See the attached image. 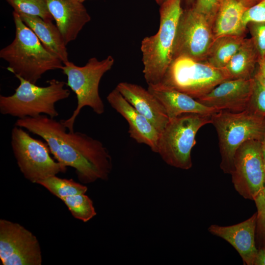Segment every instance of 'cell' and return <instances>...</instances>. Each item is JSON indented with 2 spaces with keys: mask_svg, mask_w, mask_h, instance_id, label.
Returning a JSON list of instances; mask_svg holds the SVG:
<instances>
[{
  "mask_svg": "<svg viewBox=\"0 0 265 265\" xmlns=\"http://www.w3.org/2000/svg\"><path fill=\"white\" fill-rule=\"evenodd\" d=\"M246 109L265 118V88L254 77L251 95Z\"/></svg>",
  "mask_w": 265,
  "mask_h": 265,
  "instance_id": "26",
  "label": "cell"
},
{
  "mask_svg": "<svg viewBox=\"0 0 265 265\" xmlns=\"http://www.w3.org/2000/svg\"><path fill=\"white\" fill-rule=\"evenodd\" d=\"M253 265H265V247L258 249Z\"/></svg>",
  "mask_w": 265,
  "mask_h": 265,
  "instance_id": "31",
  "label": "cell"
},
{
  "mask_svg": "<svg viewBox=\"0 0 265 265\" xmlns=\"http://www.w3.org/2000/svg\"><path fill=\"white\" fill-rule=\"evenodd\" d=\"M213 24L192 7L183 10L179 22L173 59L186 56L205 61L215 39Z\"/></svg>",
  "mask_w": 265,
  "mask_h": 265,
  "instance_id": "10",
  "label": "cell"
},
{
  "mask_svg": "<svg viewBox=\"0 0 265 265\" xmlns=\"http://www.w3.org/2000/svg\"><path fill=\"white\" fill-rule=\"evenodd\" d=\"M61 200L75 218L84 222L90 220L97 214L92 201L85 193L67 196Z\"/></svg>",
  "mask_w": 265,
  "mask_h": 265,
  "instance_id": "24",
  "label": "cell"
},
{
  "mask_svg": "<svg viewBox=\"0 0 265 265\" xmlns=\"http://www.w3.org/2000/svg\"><path fill=\"white\" fill-rule=\"evenodd\" d=\"M257 209L256 233L260 248L265 247V186L254 199Z\"/></svg>",
  "mask_w": 265,
  "mask_h": 265,
  "instance_id": "27",
  "label": "cell"
},
{
  "mask_svg": "<svg viewBox=\"0 0 265 265\" xmlns=\"http://www.w3.org/2000/svg\"><path fill=\"white\" fill-rule=\"evenodd\" d=\"M260 58L252 39L245 38L224 69L231 80H250L253 78Z\"/></svg>",
  "mask_w": 265,
  "mask_h": 265,
  "instance_id": "21",
  "label": "cell"
},
{
  "mask_svg": "<svg viewBox=\"0 0 265 265\" xmlns=\"http://www.w3.org/2000/svg\"><path fill=\"white\" fill-rule=\"evenodd\" d=\"M211 123L218 138L221 157L220 167L231 174L236 151L244 142L261 141L265 133V118L246 109L241 112L220 110L211 115Z\"/></svg>",
  "mask_w": 265,
  "mask_h": 265,
  "instance_id": "5",
  "label": "cell"
},
{
  "mask_svg": "<svg viewBox=\"0 0 265 265\" xmlns=\"http://www.w3.org/2000/svg\"><path fill=\"white\" fill-rule=\"evenodd\" d=\"M147 89L162 105L169 120L186 113L212 115L218 112L191 96L161 83L149 85Z\"/></svg>",
  "mask_w": 265,
  "mask_h": 265,
  "instance_id": "18",
  "label": "cell"
},
{
  "mask_svg": "<svg viewBox=\"0 0 265 265\" xmlns=\"http://www.w3.org/2000/svg\"><path fill=\"white\" fill-rule=\"evenodd\" d=\"M253 77L255 78L265 88V74L257 66Z\"/></svg>",
  "mask_w": 265,
  "mask_h": 265,
  "instance_id": "32",
  "label": "cell"
},
{
  "mask_svg": "<svg viewBox=\"0 0 265 265\" xmlns=\"http://www.w3.org/2000/svg\"><path fill=\"white\" fill-rule=\"evenodd\" d=\"M262 0H222L213 25L215 37L227 35H245L242 25L244 12Z\"/></svg>",
  "mask_w": 265,
  "mask_h": 265,
  "instance_id": "19",
  "label": "cell"
},
{
  "mask_svg": "<svg viewBox=\"0 0 265 265\" xmlns=\"http://www.w3.org/2000/svg\"><path fill=\"white\" fill-rule=\"evenodd\" d=\"M114 59L111 55L99 60L90 58L83 66L68 61L61 70L66 75L67 85L75 93L77 106L72 115L61 121L70 132H74L75 120L83 107L88 106L98 115L105 112V105L99 92V86L103 75L112 67Z\"/></svg>",
  "mask_w": 265,
  "mask_h": 265,
  "instance_id": "6",
  "label": "cell"
},
{
  "mask_svg": "<svg viewBox=\"0 0 265 265\" xmlns=\"http://www.w3.org/2000/svg\"><path fill=\"white\" fill-rule=\"evenodd\" d=\"M211 123V115L186 113L170 119L159 133L157 153L167 164L188 170L192 162L191 152L199 130Z\"/></svg>",
  "mask_w": 265,
  "mask_h": 265,
  "instance_id": "7",
  "label": "cell"
},
{
  "mask_svg": "<svg viewBox=\"0 0 265 265\" xmlns=\"http://www.w3.org/2000/svg\"><path fill=\"white\" fill-rule=\"evenodd\" d=\"M256 223L257 212L247 220L233 225H211L208 231L232 245L245 264L253 265L258 252L255 243Z\"/></svg>",
  "mask_w": 265,
  "mask_h": 265,
  "instance_id": "15",
  "label": "cell"
},
{
  "mask_svg": "<svg viewBox=\"0 0 265 265\" xmlns=\"http://www.w3.org/2000/svg\"><path fill=\"white\" fill-rule=\"evenodd\" d=\"M232 181L236 190L244 198L254 200L265 186V169L261 141L250 140L237 149L234 159Z\"/></svg>",
  "mask_w": 265,
  "mask_h": 265,
  "instance_id": "11",
  "label": "cell"
},
{
  "mask_svg": "<svg viewBox=\"0 0 265 265\" xmlns=\"http://www.w3.org/2000/svg\"><path fill=\"white\" fill-rule=\"evenodd\" d=\"M18 13L49 52L58 57L63 64L69 61L67 45L56 26L38 16Z\"/></svg>",
  "mask_w": 265,
  "mask_h": 265,
  "instance_id": "20",
  "label": "cell"
},
{
  "mask_svg": "<svg viewBox=\"0 0 265 265\" xmlns=\"http://www.w3.org/2000/svg\"><path fill=\"white\" fill-rule=\"evenodd\" d=\"M229 80L224 69L181 56L173 60L160 83L198 99Z\"/></svg>",
  "mask_w": 265,
  "mask_h": 265,
  "instance_id": "8",
  "label": "cell"
},
{
  "mask_svg": "<svg viewBox=\"0 0 265 265\" xmlns=\"http://www.w3.org/2000/svg\"><path fill=\"white\" fill-rule=\"evenodd\" d=\"M106 100L128 122L130 137L138 143L148 146L157 153L159 133L152 123L139 113L116 88L108 94Z\"/></svg>",
  "mask_w": 265,
  "mask_h": 265,
  "instance_id": "14",
  "label": "cell"
},
{
  "mask_svg": "<svg viewBox=\"0 0 265 265\" xmlns=\"http://www.w3.org/2000/svg\"><path fill=\"white\" fill-rule=\"evenodd\" d=\"M116 88L141 114L161 133L169 121L162 105L148 90L128 82L119 83Z\"/></svg>",
  "mask_w": 265,
  "mask_h": 265,
  "instance_id": "17",
  "label": "cell"
},
{
  "mask_svg": "<svg viewBox=\"0 0 265 265\" xmlns=\"http://www.w3.org/2000/svg\"><path fill=\"white\" fill-rule=\"evenodd\" d=\"M247 26L260 58L265 57V22L250 23Z\"/></svg>",
  "mask_w": 265,
  "mask_h": 265,
  "instance_id": "29",
  "label": "cell"
},
{
  "mask_svg": "<svg viewBox=\"0 0 265 265\" xmlns=\"http://www.w3.org/2000/svg\"><path fill=\"white\" fill-rule=\"evenodd\" d=\"M15 93L10 96H0V112L2 114L17 117H36L42 114L54 118L59 113L55 104L68 98L70 92L65 88V82L55 79L48 81L47 86L41 87L21 77Z\"/></svg>",
  "mask_w": 265,
  "mask_h": 265,
  "instance_id": "4",
  "label": "cell"
},
{
  "mask_svg": "<svg viewBox=\"0 0 265 265\" xmlns=\"http://www.w3.org/2000/svg\"><path fill=\"white\" fill-rule=\"evenodd\" d=\"M15 126L42 138L57 161L74 168L81 183L108 179L112 168V159L101 141L81 132H67L61 120L45 114L18 119Z\"/></svg>",
  "mask_w": 265,
  "mask_h": 265,
  "instance_id": "1",
  "label": "cell"
},
{
  "mask_svg": "<svg viewBox=\"0 0 265 265\" xmlns=\"http://www.w3.org/2000/svg\"><path fill=\"white\" fill-rule=\"evenodd\" d=\"M13 16L16 28L15 38L0 51V57L8 63L7 69L15 76L34 84L46 72L61 69L62 61L44 47L19 14L14 11Z\"/></svg>",
  "mask_w": 265,
  "mask_h": 265,
  "instance_id": "2",
  "label": "cell"
},
{
  "mask_svg": "<svg viewBox=\"0 0 265 265\" xmlns=\"http://www.w3.org/2000/svg\"><path fill=\"white\" fill-rule=\"evenodd\" d=\"M222 1V0H194L191 7L205 16L213 25L215 16Z\"/></svg>",
  "mask_w": 265,
  "mask_h": 265,
  "instance_id": "28",
  "label": "cell"
},
{
  "mask_svg": "<svg viewBox=\"0 0 265 265\" xmlns=\"http://www.w3.org/2000/svg\"><path fill=\"white\" fill-rule=\"evenodd\" d=\"M19 13L36 16L45 21L52 22L54 19L50 12L46 0H6Z\"/></svg>",
  "mask_w": 265,
  "mask_h": 265,
  "instance_id": "25",
  "label": "cell"
},
{
  "mask_svg": "<svg viewBox=\"0 0 265 265\" xmlns=\"http://www.w3.org/2000/svg\"><path fill=\"white\" fill-rule=\"evenodd\" d=\"M185 1L186 4L189 6L188 7H191L194 2V0H185Z\"/></svg>",
  "mask_w": 265,
  "mask_h": 265,
  "instance_id": "35",
  "label": "cell"
},
{
  "mask_svg": "<svg viewBox=\"0 0 265 265\" xmlns=\"http://www.w3.org/2000/svg\"><path fill=\"white\" fill-rule=\"evenodd\" d=\"M11 145L21 172L32 183L37 184L66 171V166L50 156L47 143L32 137L22 128L14 125L11 131Z\"/></svg>",
  "mask_w": 265,
  "mask_h": 265,
  "instance_id": "9",
  "label": "cell"
},
{
  "mask_svg": "<svg viewBox=\"0 0 265 265\" xmlns=\"http://www.w3.org/2000/svg\"><path fill=\"white\" fill-rule=\"evenodd\" d=\"M157 3L159 5H161L163 2H164L166 0H155Z\"/></svg>",
  "mask_w": 265,
  "mask_h": 265,
  "instance_id": "36",
  "label": "cell"
},
{
  "mask_svg": "<svg viewBox=\"0 0 265 265\" xmlns=\"http://www.w3.org/2000/svg\"><path fill=\"white\" fill-rule=\"evenodd\" d=\"M261 151L263 163L265 169V133L261 140Z\"/></svg>",
  "mask_w": 265,
  "mask_h": 265,
  "instance_id": "33",
  "label": "cell"
},
{
  "mask_svg": "<svg viewBox=\"0 0 265 265\" xmlns=\"http://www.w3.org/2000/svg\"><path fill=\"white\" fill-rule=\"evenodd\" d=\"M258 67L265 74V57L260 58L258 63Z\"/></svg>",
  "mask_w": 265,
  "mask_h": 265,
  "instance_id": "34",
  "label": "cell"
},
{
  "mask_svg": "<svg viewBox=\"0 0 265 265\" xmlns=\"http://www.w3.org/2000/svg\"><path fill=\"white\" fill-rule=\"evenodd\" d=\"M245 35H227L215 38L205 62L219 69H224L241 46Z\"/></svg>",
  "mask_w": 265,
  "mask_h": 265,
  "instance_id": "22",
  "label": "cell"
},
{
  "mask_svg": "<svg viewBox=\"0 0 265 265\" xmlns=\"http://www.w3.org/2000/svg\"><path fill=\"white\" fill-rule=\"evenodd\" d=\"M37 184L43 186L60 199L69 196L85 193L87 190L85 186L72 179L60 178L56 175L40 181Z\"/></svg>",
  "mask_w": 265,
  "mask_h": 265,
  "instance_id": "23",
  "label": "cell"
},
{
  "mask_svg": "<svg viewBox=\"0 0 265 265\" xmlns=\"http://www.w3.org/2000/svg\"><path fill=\"white\" fill-rule=\"evenodd\" d=\"M252 85L253 78L250 80H227L196 100L203 105L218 111L241 112L247 108Z\"/></svg>",
  "mask_w": 265,
  "mask_h": 265,
  "instance_id": "13",
  "label": "cell"
},
{
  "mask_svg": "<svg viewBox=\"0 0 265 265\" xmlns=\"http://www.w3.org/2000/svg\"><path fill=\"white\" fill-rule=\"evenodd\" d=\"M66 45L75 40L91 17L82 2L77 0H46Z\"/></svg>",
  "mask_w": 265,
  "mask_h": 265,
  "instance_id": "16",
  "label": "cell"
},
{
  "mask_svg": "<svg viewBox=\"0 0 265 265\" xmlns=\"http://www.w3.org/2000/svg\"><path fill=\"white\" fill-rule=\"evenodd\" d=\"M265 22V0H262L248 9L244 13L242 23L247 28L250 23Z\"/></svg>",
  "mask_w": 265,
  "mask_h": 265,
  "instance_id": "30",
  "label": "cell"
},
{
  "mask_svg": "<svg viewBox=\"0 0 265 265\" xmlns=\"http://www.w3.org/2000/svg\"><path fill=\"white\" fill-rule=\"evenodd\" d=\"M0 259L3 265H41L38 239L20 224L0 219Z\"/></svg>",
  "mask_w": 265,
  "mask_h": 265,
  "instance_id": "12",
  "label": "cell"
},
{
  "mask_svg": "<svg viewBox=\"0 0 265 265\" xmlns=\"http://www.w3.org/2000/svg\"><path fill=\"white\" fill-rule=\"evenodd\" d=\"M78 0L79 1L82 3V2H83L85 0Z\"/></svg>",
  "mask_w": 265,
  "mask_h": 265,
  "instance_id": "37",
  "label": "cell"
},
{
  "mask_svg": "<svg viewBox=\"0 0 265 265\" xmlns=\"http://www.w3.org/2000/svg\"><path fill=\"white\" fill-rule=\"evenodd\" d=\"M182 0H166L159 9L160 24L158 32L146 37L141 44L143 73L148 85L160 83L173 60L178 26L183 9Z\"/></svg>",
  "mask_w": 265,
  "mask_h": 265,
  "instance_id": "3",
  "label": "cell"
}]
</instances>
